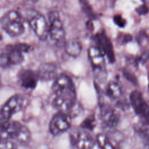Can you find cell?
Returning <instances> with one entry per match:
<instances>
[{
	"label": "cell",
	"instance_id": "cell-1",
	"mask_svg": "<svg viewBox=\"0 0 149 149\" xmlns=\"http://www.w3.org/2000/svg\"><path fill=\"white\" fill-rule=\"evenodd\" d=\"M51 99L54 108L69 113L79 104L74 84L69 76L59 74L53 80Z\"/></svg>",
	"mask_w": 149,
	"mask_h": 149
},
{
	"label": "cell",
	"instance_id": "cell-2",
	"mask_svg": "<svg viewBox=\"0 0 149 149\" xmlns=\"http://www.w3.org/2000/svg\"><path fill=\"white\" fill-rule=\"evenodd\" d=\"M1 139L17 142L22 145L28 144L31 139L29 129L25 125L15 120L1 122Z\"/></svg>",
	"mask_w": 149,
	"mask_h": 149
},
{
	"label": "cell",
	"instance_id": "cell-3",
	"mask_svg": "<svg viewBox=\"0 0 149 149\" xmlns=\"http://www.w3.org/2000/svg\"><path fill=\"white\" fill-rule=\"evenodd\" d=\"M32 49V46L23 43L6 46L1 51V67L5 69L20 64L24 61L23 54Z\"/></svg>",
	"mask_w": 149,
	"mask_h": 149
},
{
	"label": "cell",
	"instance_id": "cell-4",
	"mask_svg": "<svg viewBox=\"0 0 149 149\" xmlns=\"http://www.w3.org/2000/svg\"><path fill=\"white\" fill-rule=\"evenodd\" d=\"M88 56L95 79L100 81L105 80L107 70L104 52L97 46L91 47L88 50Z\"/></svg>",
	"mask_w": 149,
	"mask_h": 149
},
{
	"label": "cell",
	"instance_id": "cell-5",
	"mask_svg": "<svg viewBox=\"0 0 149 149\" xmlns=\"http://www.w3.org/2000/svg\"><path fill=\"white\" fill-rule=\"evenodd\" d=\"M1 26L5 31L12 37H17L24 31L23 20L21 15L16 10H10L1 19Z\"/></svg>",
	"mask_w": 149,
	"mask_h": 149
},
{
	"label": "cell",
	"instance_id": "cell-6",
	"mask_svg": "<svg viewBox=\"0 0 149 149\" xmlns=\"http://www.w3.org/2000/svg\"><path fill=\"white\" fill-rule=\"evenodd\" d=\"M28 23L37 37L45 41L49 36V26L44 16L35 9H28L26 12Z\"/></svg>",
	"mask_w": 149,
	"mask_h": 149
},
{
	"label": "cell",
	"instance_id": "cell-7",
	"mask_svg": "<svg viewBox=\"0 0 149 149\" xmlns=\"http://www.w3.org/2000/svg\"><path fill=\"white\" fill-rule=\"evenodd\" d=\"M69 143L70 149H93L97 141L88 130L82 129L70 132Z\"/></svg>",
	"mask_w": 149,
	"mask_h": 149
},
{
	"label": "cell",
	"instance_id": "cell-8",
	"mask_svg": "<svg viewBox=\"0 0 149 149\" xmlns=\"http://www.w3.org/2000/svg\"><path fill=\"white\" fill-rule=\"evenodd\" d=\"M130 104L141 122L144 125H149V105L143 97L141 93L133 91L130 94Z\"/></svg>",
	"mask_w": 149,
	"mask_h": 149
},
{
	"label": "cell",
	"instance_id": "cell-9",
	"mask_svg": "<svg viewBox=\"0 0 149 149\" xmlns=\"http://www.w3.org/2000/svg\"><path fill=\"white\" fill-rule=\"evenodd\" d=\"M24 104V97L20 94H15L9 98L1 107V122L10 120L15 114L22 109Z\"/></svg>",
	"mask_w": 149,
	"mask_h": 149
},
{
	"label": "cell",
	"instance_id": "cell-10",
	"mask_svg": "<svg viewBox=\"0 0 149 149\" xmlns=\"http://www.w3.org/2000/svg\"><path fill=\"white\" fill-rule=\"evenodd\" d=\"M72 116L68 112L58 111L51 118L49 130L53 136H58L66 132L72 124Z\"/></svg>",
	"mask_w": 149,
	"mask_h": 149
},
{
	"label": "cell",
	"instance_id": "cell-11",
	"mask_svg": "<svg viewBox=\"0 0 149 149\" xmlns=\"http://www.w3.org/2000/svg\"><path fill=\"white\" fill-rule=\"evenodd\" d=\"M49 36L57 44H63L65 38V31L59 14L56 11L51 12L49 15Z\"/></svg>",
	"mask_w": 149,
	"mask_h": 149
},
{
	"label": "cell",
	"instance_id": "cell-12",
	"mask_svg": "<svg viewBox=\"0 0 149 149\" xmlns=\"http://www.w3.org/2000/svg\"><path fill=\"white\" fill-rule=\"evenodd\" d=\"M100 118L102 123L108 127H115L119 122V116L116 111L109 104L99 102Z\"/></svg>",
	"mask_w": 149,
	"mask_h": 149
},
{
	"label": "cell",
	"instance_id": "cell-13",
	"mask_svg": "<svg viewBox=\"0 0 149 149\" xmlns=\"http://www.w3.org/2000/svg\"><path fill=\"white\" fill-rule=\"evenodd\" d=\"M17 79L20 86L27 90L34 89L40 80L37 70L30 69L21 70L18 73Z\"/></svg>",
	"mask_w": 149,
	"mask_h": 149
},
{
	"label": "cell",
	"instance_id": "cell-14",
	"mask_svg": "<svg viewBox=\"0 0 149 149\" xmlns=\"http://www.w3.org/2000/svg\"><path fill=\"white\" fill-rule=\"evenodd\" d=\"M93 39L97 47L107 56L108 61L110 63H113L115 61V56L112 44L110 39L107 37L105 33L104 32L97 33L94 36Z\"/></svg>",
	"mask_w": 149,
	"mask_h": 149
},
{
	"label": "cell",
	"instance_id": "cell-15",
	"mask_svg": "<svg viewBox=\"0 0 149 149\" xmlns=\"http://www.w3.org/2000/svg\"><path fill=\"white\" fill-rule=\"evenodd\" d=\"M56 66L52 63H43L40 65L37 72L40 80L48 81L54 80L58 75Z\"/></svg>",
	"mask_w": 149,
	"mask_h": 149
},
{
	"label": "cell",
	"instance_id": "cell-16",
	"mask_svg": "<svg viewBox=\"0 0 149 149\" xmlns=\"http://www.w3.org/2000/svg\"><path fill=\"white\" fill-rule=\"evenodd\" d=\"M105 94L111 100H116L122 94L120 85L118 81H111L108 83L105 87Z\"/></svg>",
	"mask_w": 149,
	"mask_h": 149
},
{
	"label": "cell",
	"instance_id": "cell-17",
	"mask_svg": "<svg viewBox=\"0 0 149 149\" xmlns=\"http://www.w3.org/2000/svg\"><path fill=\"white\" fill-rule=\"evenodd\" d=\"M82 46L80 42L76 40H70L65 44V52L73 58L77 57L81 53Z\"/></svg>",
	"mask_w": 149,
	"mask_h": 149
},
{
	"label": "cell",
	"instance_id": "cell-18",
	"mask_svg": "<svg viewBox=\"0 0 149 149\" xmlns=\"http://www.w3.org/2000/svg\"><path fill=\"white\" fill-rule=\"evenodd\" d=\"M95 139L98 146L101 149H116L111 140L105 134H98Z\"/></svg>",
	"mask_w": 149,
	"mask_h": 149
},
{
	"label": "cell",
	"instance_id": "cell-19",
	"mask_svg": "<svg viewBox=\"0 0 149 149\" xmlns=\"http://www.w3.org/2000/svg\"><path fill=\"white\" fill-rule=\"evenodd\" d=\"M95 125V118L94 115H91L87 117L81 123L82 129L87 130H93Z\"/></svg>",
	"mask_w": 149,
	"mask_h": 149
},
{
	"label": "cell",
	"instance_id": "cell-20",
	"mask_svg": "<svg viewBox=\"0 0 149 149\" xmlns=\"http://www.w3.org/2000/svg\"><path fill=\"white\" fill-rule=\"evenodd\" d=\"M0 149H19L16 143L9 140H1Z\"/></svg>",
	"mask_w": 149,
	"mask_h": 149
},
{
	"label": "cell",
	"instance_id": "cell-21",
	"mask_svg": "<svg viewBox=\"0 0 149 149\" xmlns=\"http://www.w3.org/2000/svg\"><path fill=\"white\" fill-rule=\"evenodd\" d=\"M113 22L117 26L120 27H124L126 23L125 19H123L120 15H116L113 17Z\"/></svg>",
	"mask_w": 149,
	"mask_h": 149
},
{
	"label": "cell",
	"instance_id": "cell-22",
	"mask_svg": "<svg viewBox=\"0 0 149 149\" xmlns=\"http://www.w3.org/2000/svg\"><path fill=\"white\" fill-rule=\"evenodd\" d=\"M123 74L125 76V78H126L127 80H128L129 81L132 82L134 85L137 84V80L135 76H134L133 74H132L131 73H130L129 72H128L127 70H124L123 71Z\"/></svg>",
	"mask_w": 149,
	"mask_h": 149
},
{
	"label": "cell",
	"instance_id": "cell-23",
	"mask_svg": "<svg viewBox=\"0 0 149 149\" xmlns=\"http://www.w3.org/2000/svg\"><path fill=\"white\" fill-rule=\"evenodd\" d=\"M149 11V8L146 4H143L136 9V12L139 15H144L147 14Z\"/></svg>",
	"mask_w": 149,
	"mask_h": 149
},
{
	"label": "cell",
	"instance_id": "cell-24",
	"mask_svg": "<svg viewBox=\"0 0 149 149\" xmlns=\"http://www.w3.org/2000/svg\"><path fill=\"white\" fill-rule=\"evenodd\" d=\"M121 44H125L130 42L132 40V37L130 34H123L118 37Z\"/></svg>",
	"mask_w": 149,
	"mask_h": 149
},
{
	"label": "cell",
	"instance_id": "cell-25",
	"mask_svg": "<svg viewBox=\"0 0 149 149\" xmlns=\"http://www.w3.org/2000/svg\"><path fill=\"white\" fill-rule=\"evenodd\" d=\"M147 40V35L144 32H140L137 37V41L139 44H143L144 40Z\"/></svg>",
	"mask_w": 149,
	"mask_h": 149
},
{
	"label": "cell",
	"instance_id": "cell-26",
	"mask_svg": "<svg viewBox=\"0 0 149 149\" xmlns=\"http://www.w3.org/2000/svg\"><path fill=\"white\" fill-rule=\"evenodd\" d=\"M142 1L145 3H149V0H142Z\"/></svg>",
	"mask_w": 149,
	"mask_h": 149
},
{
	"label": "cell",
	"instance_id": "cell-27",
	"mask_svg": "<svg viewBox=\"0 0 149 149\" xmlns=\"http://www.w3.org/2000/svg\"><path fill=\"white\" fill-rule=\"evenodd\" d=\"M29 1H31L33 2H37L38 0H29Z\"/></svg>",
	"mask_w": 149,
	"mask_h": 149
},
{
	"label": "cell",
	"instance_id": "cell-28",
	"mask_svg": "<svg viewBox=\"0 0 149 149\" xmlns=\"http://www.w3.org/2000/svg\"><path fill=\"white\" fill-rule=\"evenodd\" d=\"M148 88H149V83H148Z\"/></svg>",
	"mask_w": 149,
	"mask_h": 149
},
{
	"label": "cell",
	"instance_id": "cell-29",
	"mask_svg": "<svg viewBox=\"0 0 149 149\" xmlns=\"http://www.w3.org/2000/svg\"><path fill=\"white\" fill-rule=\"evenodd\" d=\"M81 1H83V0H81Z\"/></svg>",
	"mask_w": 149,
	"mask_h": 149
}]
</instances>
